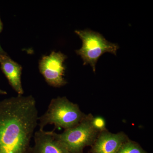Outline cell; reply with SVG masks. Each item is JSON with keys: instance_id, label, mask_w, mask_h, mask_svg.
Wrapping results in <instances>:
<instances>
[{"instance_id": "1", "label": "cell", "mask_w": 153, "mask_h": 153, "mask_svg": "<svg viewBox=\"0 0 153 153\" xmlns=\"http://www.w3.org/2000/svg\"><path fill=\"white\" fill-rule=\"evenodd\" d=\"M38 118L32 95H18L0 101V153H30Z\"/></svg>"}, {"instance_id": "2", "label": "cell", "mask_w": 153, "mask_h": 153, "mask_svg": "<svg viewBox=\"0 0 153 153\" xmlns=\"http://www.w3.org/2000/svg\"><path fill=\"white\" fill-rule=\"evenodd\" d=\"M77 104L65 97L52 99L46 112L38 117L40 129L47 125H54L56 129L64 130L73 127L80 123L86 116Z\"/></svg>"}, {"instance_id": "3", "label": "cell", "mask_w": 153, "mask_h": 153, "mask_svg": "<svg viewBox=\"0 0 153 153\" xmlns=\"http://www.w3.org/2000/svg\"><path fill=\"white\" fill-rule=\"evenodd\" d=\"M93 119L92 114L86 115L80 123L64 130L62 133L57 134L53 130L52 135L70 153H83L84 148L91 146L101 131L94 125Z\"/></svg>"}, {"instance_id": "4", "label": "cell", "mask_w": 153, "mask_h": 153, "mask_svg": "<svg viewBox=\"0 0 153 153\" xmlns=\"http://www.w3.org/2000/svg\"><path fill=\"white\" fill-rule=\"evenodd\" d=\"M75 33L82 41V47L75 51L76 54L81 57L83 65L89 64L94 72L96 65L102 55L106 52L116 55L119 45L107 41L99 33L90 30H76Z\"/></svg>"}, {"instance_id": "5", "label": "cell", "mask_w": 153, "mask_h": 153, "mask_svg": "<svg viewBox=\"0 0 153 153\" xmlns=\"http://www.w3.org/2000/svg\"><path fill=\"white\" fill-rule=\"evenodd\" d=\"M67 56L61 52H52L42 57L39 62V69L49 85L55 87L64 86L67 83L64 76L66 67L64 63Z\"/></svg>"}, {"instance_id": "6", "label": "cell", "mask_w": 153, "mask_h": 153, "mask_svg": "<svg viewBox=\"0 0 153 153\" xmlns=\"http://www.w3.org/2000/svg\"><path fill=\"white\" fill-rule=\"evenodd\" d=\"M128 139L123 132L113 134L104 130L100 133L91 146V153H117Z\"/></svg>"}, {"instance_id": "7", "label": "cell", "mask_w": 153, "mask_h": 153, "mask_svg": "<svg viewBox=\"0 0 153 153\" xmlns=\"http://www.w3.org/2000/svg\"><path fill=\"white\" fill-rule=\"evenodd\" d=\"M34 145L30 153H70L61 143L55 140L52 131L40 129L34 135Z\"/></svg>"}, {"instance_id": "8", "label": "cell", "mask_w": 153, "mask_h": 153, "mask_svg": "<svg viewBox=\"0 0 153 153\" xmlns=\"http://www.w3.org/2000/svg\"><path fill=\"white\" fill-rule=\"evenodd\" d=\"M0 64L10 85L19 95H23L24 91L21 80L22 66L11 59L7 54L0 55Z\"/></svg>"}, {"instance_id": "9", "label": "cell", "mask_w": 153, "mask_h": 153, "mask_svg": "<svg viewBox=\"0 0 153 153\" xmlns=\"http://www.w3.org/2000/svg\"><path fill=\"white\" fill-rule=\"evenodd\" d=\"M117 153H148L138 143L128 139L121 146Z\"/></svg>"}, {"instance_id": "10", "label": "cell", "mask_w": 153, "mask_h": 153, "mask_svg": "<svg viewBox=\"0 0 153 153\" xmlns=\"http://www.w3.org/2000/svg\"><path fill=\"white\" fill-rule=\"evenodd\" d=\"M93 121L94 125L100 131L106 129L105 128V122L102 117H94Z\"/></svg>"}, {"instance_id": "11", "label": "cell", "mask_w": 153, "mask_h": 153, "mask_svg": "<svg viewBox=\"0 0 153 153\" xmlns=\"http://www.w3.org/2000/svg\"><path fill=\"white\" fill-rule=\"evenodd\" d=\"M4 54H7V53L3 50L0 45V55H4Z\"/></svg>"}, {"instance_id": "12", "label": "cell", "mask_w": 153, "mask_h": 153, "mask_svg": "<svg viewBox=\"0 0 153 153\" xmlns=\"http://www.w3.org/2000/svg\"><path fill=\"white\" fill-rule=\"evenodd\" d=\"M7 94V92L5 91L1 90L0 89V95H6Z\"/></svg>"}]
</instances>
